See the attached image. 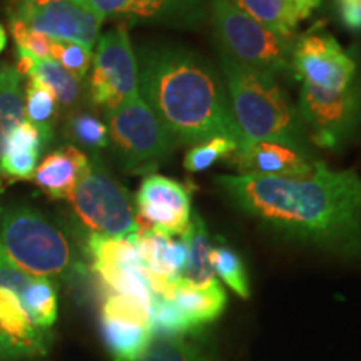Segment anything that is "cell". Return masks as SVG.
Segmentation results:
<instances>
[{
	"mask_svg": "<svg viewBox=\"0 0 361 361\" xmlns=\"http://www.w3.org/2000/svg\"><path fill=\"white\" fill-rule=\"evenodd\" d=\"M51 59L78 79H84L92 66L94 56L92 49L87 45L69 40H52Z\"/></svg>",
	"mask_w": 361,
	"mask_h": 361,
	"instance_id": "32",
	"label": "cell"
},
{
	"mask_svg": "<svg viewBox=\"0 0 361 361\" xmlns=\"http://www.w3.org/2000/svg\"><path fill=\"white\" fill-rule=\"evenodd\" d=\"M211 264L214 274L223 279L231 290L241 298H250V278L241 256L228 246H216L211 251Z\"/></svg>",
	"mask_w": 361,
	"mask_h": 361,
	"instance_id": "28",
	"label": "cell"
},
{
	"mask_svg": "<svg viewBox=\"0 0 361 361\" xmlns=\"http://www.w3.org/2000/svg\"><path fill=\"white\" fill-rule=\"evenodd\" d=\"M6 44H7V35H6V30H4L2 24H0V52L6 49Z\"/></svg>",
	"mask_w": 361,
	"mask_h": 361,
	"instance_id": "38",
	"label": "cell"
},
{
	"mask_svg": "<svg viewBox=\"0 0 361 361\" xmlns=\"http://www.w3.org/2000/svg\"><path fill=\"white\" fill-rule=\"evenodd\" d=\"M233 2L250 13L252 19L269 27L283 37L293 39L296 25L301 22L293 0H233Z\"/></svg>",
	"mask_w": 361,
	"mask_h": 361,
	"instance_id": "22",
	"label": "cell"
},
{
	"mask_svg": "<svg viewBox=\"0 0 361 361\" xmlns=\"http://www.w3.org/2000/svg\"><path fill=\"white\" fill-rule=\"evenodd\" d=\"M0 247L30 276L59 278L67 283L87 276L67 234L30 206L0 207Z\"/></svg>",
	"mask_w": 361,
	"mask_h": 361,
	"instance_id": "4",
	"label": "cell"
},
{
	"mask_svg": "<svg viewBox=\"0 0 361 361\" xmlns=\"http://www.w3.org/2000/svg\"><path fill=\"white\" fill-rule=\"evenodd\" d=\"M11 19L52 40H69L92 49L104 20L85 0H13Z\"/></svg>",
	"mask_w": 361,
	"mask_h": 361,
	"instance_id": "10",
	"label": "cell"
},
{
	"mask_svg": "<svg viewBox=\"0 0 361 361\" xmlns=\"http://www.w3.org/2000/svg\"><path fill=\"white\" fill-rule=\"evenodd\" d=\"M293 2H295L298 17H300V20H303L308 19L311 13L314 12V8H318L322 0H293Z\"/></svg>",
	"mask_w": 361,
	"mask_h": 361,
	"instance_id": "37",
	"label": "cell"
},
{
	"mask_svg": "<svg viewBox=\"0 0 361 361\" xmlns=\"http://www.w3.org/2000/svg\"><path fill=\"white\" fill-rule=\"evenodd\" d=\"M218 52L221 78L245 142H279L305 152L303 121L276 79L239 64L221 49Z\"/></svg>",
	"mask_w": 361,
	"mask_h": 361,
	"instance_id": "3",
	"label": "cell"
},
{
	"mask_svg": "<svg viewBox=\"0 0 361 361\" xmlns=\"http://www.w3.org/2000/svg\"><path fill=\"white\" fill-rule=\"evenodd\" d=\"M101 336L114 361H135L152 340L151 328L101 314Z\"/></svg>",
	"mask_w": 361,
	"mask_h": 361,
	"instance_id": "19",
	"label": "cell"
},
{
	"mask_svg": "<svg viewBox=\"0 0 361 361\" xmlns=\"http://www.w3.org/2000/svg\"><path fill=\"white\" fill-rule=\"evenodd\" d=\"M66 135L72 142L71 146L82 147L92 154H97V151L109 146L106 123L87 111L71 112L66 121Z\"/></svg>",
	"mask_w": 361,
	"mask_h": 361,
	"instance_id": "26",
	"label": "cell"
},
{
	"mask_svg": "<svg viewBox=\"0 0 361 361\" xmlns=\"http://www.w3.org/2000/svg\"><path fill=\"white\" fill-rule=\"evenodd\" d=\"M90 101L104 111L139 97V67L128 27L117 25L101 35L92 59Z\"/></svg>",
	"mask_w": 361,
	"mask_h": 361,
	"instance_id": "8",
	"label": "cell"
},
{
	"mask_svg": "<svg viewBox=\"0 0 361 361\" xmlns=\"http://www.w3.org/2000/svg\"><path fill=\"white\" fill-rule=\"evenodd\" d=\"M228 200L284 238L361 258V178L322 161L300 176L221 174Z\"/></svg>",
	"mask_w": 361,
	"mask_h": 361,
	"instance_id": "1",
	"label": "cell"
},
{
	"mask_svg": "<svg viewBox=\"0 0 361 361\" xmlns=\"http://www.w3.org/2000/svg\"><path fill=\"white\" fill-rule=\"evenodd\" d=\"M192 329L173 300L154 295L151 310L152 336H186Z\"/></svg>",
	"mask_w": 361,
	"mask_h": 361,
	"instance_id": "30",
	"label": "cell"
},
{
	"mask_svg": "<svg viewBox=\"0 0 361 361\" xmlns=\"http://www.w3.org/2000/svg\"><path fill=\"white\" fill-rule=\"evenodd\" d=\"M340 19L350 30L361 32V0H338Z\"/></svg>",
	"mask_w": 361,
	"mask_h": 361,
	"instance_id": "36",
	"label": "cell"
},
{
	"mask_svg": "<svg viewBox=\"0 0 361 361\" xmlns=\"http://www.w3.org/2000/svg\"><path fill=\"white\" fill-rule=\"evenodd\" d=\"M24 114L27 123L37 128L44 135L45 142H51L59 114V102L47 85L29 79L24 89Z\"/></svg>",
	"mask_w": 361,
	"mask_h": 361,
	"instance_id": "23",
	"label": "cell"
},
{
	"mask_svg": "<svg viewBox=\"0 0 361 361\" xmlns=\"http://www.w3.org/2000/svg\"><path fill=\"white\" fill-rule=\"evenodd\" d=\"M164 7L168 20L176 25H192L206 16V0H156Z\"/></svg>",
	"mask_w": 361,
	"mask_h": 361,
	"instance_id": "34",
	"label": "cell"
},
{
	"mask_svg": "<svg viewBox=\"0 0 361 361\" xmlns=\"http://www.w3.org/2000/svg\"><path fill=\"white\" fill-rule=\"evenodd\" d=\"M25 121L22 75L11 64H0V159L11 134Z\"/></svg>",
	"mask_w": 361,
	"mask_h": 361,
	"instance_id": "21",
	"label": "cell"
},
{
	"mask_svg": "<svg viewBox=\"0 0 361 361\" xmlns=\"http://www.w3.org/2000/svg\"><path fill=\"white\" fill-rule=\"evenodd\" d=\"M20 303L35 326L51 329L57 322V286L52 279L32 276L20 293Z\"/></svg>",
	"mask_w": 361,
	"mask_h": 361,
	"instance_id": "24",
	"label": "cell"
},
{
	"mask_svg": "<svg viewBox=\"0 0 361 361\" xmlns=\"http://www.w3.org/2000/svg\"><path fill=\"white\" fill-rule=\"evenodd\" d=\"M106 126L109 142L129 173L154 171L178 144L141 96L107 109Z\"/></svg>",
	"mask_w": 361,
	"mask_h": 361,
	"instance_id": "7",
	"label": "cell"
},
{
	"mask_svg": "<svg viewBox=\"0 0 361 361\" xmlns=\"http://www.w3.org/2000/svg\"><path fill=\"white\" fill-rule=\"evenodd\" d=\"M358 107V89L343 94H322L301 87L298 112L314 144L336 147L353 129Z\"/></svg>",
	"mask_w": 361,
	"mask_h": 361,
	"instance_id": "13",
	"label": "cell"
},
{
	"mask_svg": "<svg viewBox=\"0 0 361 361\" xmlns=\"http://www.w3.org/2000/svg\"><path fill=\"white\" fill-rule=\"evenodd\" d=\"M102 19L106 17H129V19L168 20L164 7L156 0H85Z\"/></svg>",
	"mask_w": 361,
	"mask_h": 361,
	"instance_id": "29",
	"label": "cell"
},
{
	"mask_svg": "<svg viewBox=\"0 0 361 361\" xmlns=\"http://www.w3.org/2000/svg\"><path fill=\"white\" fill-rule=\"evenodd\" d=\"M141 228L183 236L191 224V196L186 186L166 176L151 174L142 180L135 196Z\"/></svg>",
	"mask_w": 361,
	"mask_h": 361,
	"instance_id": "12",
	"label": "cell"
},
{
	"mask_svg": "<svg viewBox=\"0 0 361 361\" xmlns=\"http://www.w3.org/2000/svg\"><path fill=\"white\" fill-rule=\"evenodd\" d=\"M211 22L218 49L239 64L274 79L291 74L293 39L252 19L233 0H211Z\"/></svg>",
	"mask_w": 361,
	"mask_h": 361,
	"instance_id": "5",
	"label": "cell"
},
{
	"mask_svg": "<svg viewBox=\"0 0 361 361\" xmlns=\"http://www.w3.org/2000/svg\"><path fill=\"white\" fill-rule=\"evenodd\" d=\"M135 361H214L204 348L184 336H152Z\"/></svg>",
	"mask_w": 361,
	"mask_h": 361,
	"instance_id": "27",
	"label": "cell"
},
{
	"mask_svg": "<svg viewBox=\"0 0 361 361\" xmlns=\"http://www.w3.org/2000/svg\"><path fill=\"white\" fill-rule=\"evenodd\" d=\"M291 75L301 87L323 94H343L356 89V64L328 32L310 30L293 44Z\"/></svg>",
	"mask_w": 361,
	"mask_h": 361,
	"instance_id": "9",
	"label": "cell"
},
{
	"mask_svg": "<svg viewBox=\"0 0 361 361\" xmlns=\"http://www.w3.org/2000/svg\"><path fill=\"white\" fill-rule=\"evenodd\" d=\"M29 79L39 80V82L47 85L56 96L59 106L66 107V109L74 107L82 97V79L72 75L71 72H67L64 67L59 66L52 59L37 61Z\"/></svg>",
	"mask_w": 361,
	"mask_h": 361,
	"instance_id": "25",
	"label": "cell"
},
{
	"mask_svg": "<svg viewBox=\"0 0 361 361\" xmlns=\"http://www.w3.org/2000/svg\"><path fill=\"white\" fill-rule=\"evenodd\" d=\"M51 343V329L35 326L20 298L0 288V360L37 358L47 353Z\"/></svg>",
	"mask_w": 361,
	"mask_h": 361,
	"instance_id": "14",
	"label": "cell"
},
{
	"mask_svg": "<svg viewBox=\"0 0 361 361\" xmlns=\"http://www.w3.org/2000/svg\"><path fill=\"white\" fill-rule=\"evenodd\" d=\"M47 146L37 128L24 121L8 137L6 151L0 159V174L8 179H32L40 152Z\"/></svg>",
	"mask_w": 361,
	"mask_h": 361,
	"instance_id": "17",
	"label": "cell"
},
{
	"mask_svg": "<svg viewBox=\"0 0 361 361\" xmlns=\"http://www.w3.org/2000/svg\"><path fill=\"white\" fill-rule=\"evenodd\" d=\"M183 241L186 245V268H184L183 281L197 288L209 286L218 281L214 276L213 264H211L213 245H211L204 221L200 214L192 213L191 224L183 234Z\"/></svg>",
	"mask_w": 361,
	"mask_h": 361,
	"instance_id": "20",
	"label": "cell"
},
{
	"mask_svg": "<svg viewBox=\"0 0 361 361\" xmlns=\"http://www.w3.org/2000/svg\"><path fill=\"white\" fill-rule=\"evenodd\" d=\"M228 159L239 174L300 176L310 173L314 166L305 152L269 141L245 142Z\"/></svg>",
	"mask_w": 361,
	"mask_h": 361,
	"instance_id": "15",
	"label": "cell"
},
{
	"mask_svg": "<svg viewBox=\"0 0 361 361\" xmlns=\"http://www.w3.org/2000/svg\"><path fill=\"white\" fill-rule=\"evenodd\" d=\"M89 157L75 146H64L45 156L34 173V183L51 200H67L87 169Z\"/></svg>",
	"mask_w": 361,
	"mask_h": 361,
	"instance_id": "16",
	"label": "cell"
},
{
	"mask_svg": "<svg viewBox=\"0 0 361 361\" xmlns=\"http://www.w3.org/2000/svg\"><path fill=\"white\" fill-rule=\"evenodd\" d=\"M85 247L92 261V271L107 293L133 296L152 306L154 293L149 288L141 259L129 239L90 233Z\"/></svg>",
	"mask_w": 361,
	"mask_h": 361,
	"instance_id": "11",
	"label": "cell"
},
{
	"mask_svg": "<svg viewBox=\"0 0 361 361\" xmlns=\"http://www.w3.org/2000/svg\"><path fill=\"white\" fill-rule=\"evenodd\" d=\"M11 32L13 35V40H16V47L24 49L39 61L51 59L52 39H49L47 35L34 32L17 19H11Z\"/></svg>",
	"mask_w": 361,
	"mask_h": 361,
	"instance_id": "33",
	"label": "cell"
},
{
	"mask_svg": "<svg viewBox=\"0 0 361 361\" xmlns=\"http://www.w3.org/2000/svg\"><path fill=\"white\" fill-rule=\"evenodd\" d=\"M139 94L178 144L231 137L245 144L234 121L224 80L209 62L180 47L142 51Z\"/></svg>",
	"mask_w": 361,
	"mask_h": 361,
	"instance_id": "2",
	"label": "cell"
},
{
	"mask_svg": "<svg viewBox=\"0 0 361 361\" xmlns=\"http://www.w3.org/2000/svg\"><path fill=\"white\" fill-rule=\"evenodd\" d=\"M169 300L183 311L189 324L196 329L202 324L218 319L226 308V293L219 281L204 288L191 286V284L180 281L174 286Z\"/></svg>",
	"mask_w": 361,
	"mask_h": 361,
	"instance_id": "18",
	"label": "cell"
},
{
	"mask_svg": "<svg viewBox=\"0 0 361 361\" xmlns=\"http://www.w3.org/2000/svg\"><path fill=\"white\" fill-rule=\"evenodd\" d=\"M72 209L90 233L130 239L141 231L128 189L92 154L87 169L69 197Z\"/></svg>",
	"mask_w": 361,
	"mask_h": 361,
	"instance_id": "6",
	"label": "cell"
},
{
	"mask_svg": "<svg viewBox=\"0 0 361 361\" xmlns=\"http://www.w3.org/2000/svg\"><path fill=\"white\" fill-rule=\"evenodd\" d=\"M238 147V141H234L231 137H224V135L194 144L184 156V168L189 173H202L218 161L231 156Z\"/></svg>",
	"mask_w": 361,
	"mask_h": 361,
	"instance_id": "31",
	"label": "cell"
},
{
	"mask_svg": "<svg viewBox=\"0 0 361 361\" xmlns=\"http://www.w3.org/2000/svg\"><path fill=\"white\" fill-rule=\"evenodd\" d=\"M30 278L32 276L24 273L17 264H13L2 247H0V288L11 290L17 296H20V293L24 291Z\"/></svg>",
	"mask_w": 361,
	"mask_h": 361,
	"instance_id": "35",
	"label": "cell"
}]
</instances>
